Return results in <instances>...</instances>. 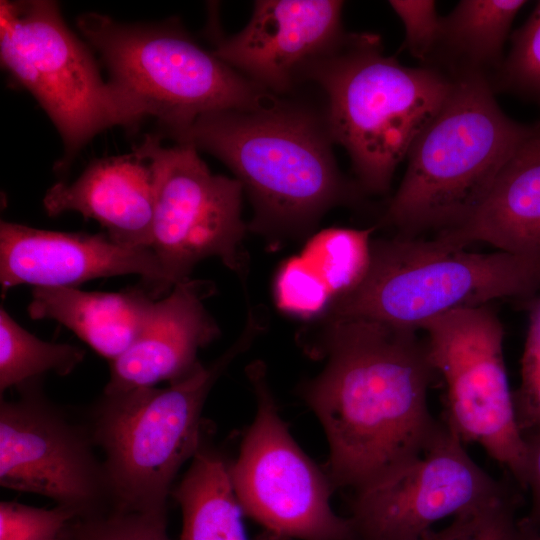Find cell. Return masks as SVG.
<instances>
[{"instance_id": "cell-1", "label": "cell", "mask_w": 540, "mask_h": 540, "mask_svg": "<svg viewBox=\"0 0 540 540\" xmlns=\"http://www.w3.org/2000/svg\"><path fill=\"white\" fill-rule=\"evenodd\" d=\"M417 331L356 318L299 332L302 350L327 361L302 396L325 432L333 488L357 489L421 453L443 427L428 407L436 372Z\"/></svg>"}, {"instance_id": "cell-2", "label": "cell", "mask_w": 540, "mask_h": 540, "mask_svg": "<svg viewBox=\"0 0 540 540\" xmlns=\"http://www.w3.org/2000/svg\"><path fill=\"white\" fill-rule=\"evenodd\" d=\"M174 140L234 172L254 209L248 230L272 250L308 239L325 213L359 197L337 167L326 117L274 96L253 109L202 115Z\"/></svg>"}, {"instance_id": "cell-3", "label": "cell", "mask_w": 540, "mask_h": 540, "mask_svg": "<svg viewBox=\"0 0 540 540\" xmlns=\"http://www.w3.org/2000/svg\"><path fill=\"white\" fill-rule=\"evenodd\" d=\"M534 130L501 110L481 72L465 70L410 147L406 173L381 224L406 237L460 226Z\"/></svg>"}, {"instance_id": "cell-4", "label": "cell", "mask_w": 540, "mask_h": 540, "mask_svg": "<svg viewBox=\"0 0 540 540\" xmlns=\"http://www.w3.org/2000/svg\"><path fill=\"white\" fill-rule=\"evenodd\" d=\"M268 327L261 305L249 307L236 341L208 365L165 387L105 393L88 428L104 454L113 508L167 513V499L183 465L203 444L201 415L216 381Z\"/></svg>"}, {"instance_id": "cell-5", "label": "cell", "mask_w": 540, "mask_h": 540, "mask_svg": "<svg viewBox=\"0 0 540 540\" xmlns=\"http://www.w3.org/2000/svg\"><path fill=\"white\" fill-rule=\"evenodd\" d=\"M302 79L327 95L333 142L349 153L359 188L388 191L397 165L448 97L452 79L430 68L401 65L374 34L345 35L308 65Z\"/></svg>"}, {"instance_id": "cell-6", "label": "cell", "mask_w": 540, "mask_h": 540, "mask_svg": "<svg viewBox=\"0 0 540 540\" xmlns=\"http://www.w3.org/2000/svg\"><path fill=\"white\" fill-rule=\"evenodd\" d=\"M540 293V256L475 253L435 237L395 235L371 242L361 281L335 297L313 320L370 319L420 330L448 312L502 298L526 301Z\"/></svg>"}, {"instance_id": "cell-7", "label": "cell", "mask_w": 540, "mask_h": 540, "mask_svg": "<svg viewBox=\"0 0 540 540\" xmlns=\"http://www.w3.org/2000/svg\"><path fill=\"white\" fill-rule=\"evenodd\" d=\"M77 26L110 81L170 138L202 115L253 109L273 96L172 23L126 24L89 12Z\"/></svg>"}, {"instance_id": "cell-8", "label": "cell", "mask_w": 540, "mask_h": 540, "mask_svg": "<svg viewBox=\"0 0 540 540\" xmlns=\"http://www.w3.org/2000/svg\"><path fill=\"white\" fill-rule=\"evenodd\" d=\"M0 61L49 116L64 143L67 167L96 134L133 128L145 117L110 80L53 1H1Z\"/></svg>"}, {"instance_id": "cell-9", "label": "cell", "mask_w": 540, "mask_h": 540, "mask_svg": "<svg viewBox=\"0 0 540 540\" xmlns=\"http://www.w3.org/2000/svg\"><path fill=\"white\" fill-rule=\"evenodd\" d=\"M147 134L133 151L151 167L154 211L151 250L165 275L166 287L190 279L194 267L215 257L235 273L243 286L249 273L241 216L242 183L213 174L191 143L161 145Z\"/></svg>"}, {"instance_id": "cell-10", "label": "cell", "mask_w": 540, "mask_h": 540, "mask_svg": "<svg viewBox=\"0 0 540 540\" xmlns=\"http://www.w3.org/2000/svg\"><path fill=\"white\" fill-rule=\"evenodd\" d=\"M256 413L229 464L243 512L265 530L293 540H357L350 518L331 507L327 474L300 448L283 421L265 364L246 368Z\"/></svg>"}, {"instance_id": "cell-11", "label": "cell", "mask_w": 540, "mask_h": 540, "mask_svg": "<svg viewBox=\"0 0 540 540\" xmlns=\"http://www.w3.org/2000/svg\"><path fill=\"white\" fill-rule=\"evenodd\" d=\"M432 366L446 386L445 425L479 444L524 489L525 442L504 359L503 326L488 306L462 308L426 321Z\"/></svg>"}, {"instance_id": "cell-12", "label": "cell", "mask_w": 540, "mask_h": 540, "mask_svg": "<svg viewBox=\"0 0 540 540\" xmlns=\"http://www.w3.org/2000/svg\"><path fill=\"white\" fill-rule=\"evenodd\" d=\"M463 444L443 422L421 453L355 489L349 518L357 540H416L507 494Z\"/></svg>"}, {"instance_id": "cell-13", "label": "cell", "mask_w": 540, "mask_h": 540, "mask_svg": "<svg viewBox=\"0 0 540 540\" xmlns=\"http://www.w3.org/2000/svg\"><path fill=\"white\" fill-rule=\"evenodd\" d=\"M39 380L0 402V485L53 500L85 517L113 508L90 431L48 400Z\"/></svg>"}, {"instance_id": "cell-14", "label": "cell", "mask_w": 540, "mask_h": 540, "mask_svg": "<svg viewBox=\"0 0 540 540\" xmlns=\"http://www.w3.org/2000/svg\"><path fill=\"white\" fill-rule=\"evenodd\" d=\"M342 1L259 0L248 24L213 53L274 95L301 81L308 65L344 39Z\"/></svg>"}, {"instance_id": "cell-15", "label": "cell", "mask_w": 540, "mask_h": 540, "mask_svg": "<svg viewBox=\"0 0 540 540\" xmlns=\"http://www.w3.org/2000/svg\"><path fill=\"white\" fill-rule=\"evenodd\" d=\"M127 274L166 293L165 275L149 248L117 243L106 233H67L18 223H0L2 293L20 285L33 288H77L83 282Z\"/></svg>"}, {"instance_id": "cell-16", "label": "cell", "mask_w": 540, "mask_h": 540, "mask_svg": "<svg viewBox=\"0 0 540 540\" xmlns=\"http://www.w3.org/2000/svg\"><path fill=\"white\" fill-rule=\"evenodd\" d=\"M214 288L211 282L187 279L156 300L136 340L110 362L103 392L171 383L191 373L200 363L199 351L221 333L204 305Z\"/></svg>"}, {"instance_id": "cell-17", "label": "cell", "mask_w": 540, "mask_h": 540, "mask_svg": "<svg viewBox=\"0 0 540 540\" xmlns=\"http://www.w3.org/2000/svg\"><path fill=\"white\" fill-rule=\"evenodd\" d=\"M43 206L50 216L78 212L97 221L117 243L151 249L153 174L135 151L92 161L75 181L49 188Z\"/></svg>"}, {"instance_id": "cell-18", "label": "cell", "mask_w": 540, "mask_h": 540, "mask_svg": "<svg viewBox=\"0 0 540 540\" xmlns=\"http://www.w3.org/2000/svg\"><path fill=\"white\" fill-rule=\"evenodd\" d=\"M435 238L454 248L483 242L498 251L540 256V126L506 163L475 212Z\"/></svg>"}, {"instance_id": "cell-19", "label": "cell", "mask_w": 540, "mask_h": 540, "mask_svg": "<svg viewBox=\"0 0 540 540\" xmlns=\"http://www.w3.org/2000/svg\"><path fill=\"white\" fill-rule=\"evenodd\" d=\"M142 289L91 292L78 288L32 289V319H52L70 329L109 362L123 354L147 323L155 301Z\"/></svg>"}, {"instance_id": "cell-20", "label": "cell", "mask_w": 540, "mask_h": 540, "mask_svg": "<svg viewBox=\"0 0 540 540\" xmlns=\"http://www.w3.org/2000/svg\"><path fill=\"white\" fill-rule=\"evenodd\" d=\"M171 496L182 513L179 540H248L229 463L204 443Z\"/></svg>"}, {"instance_id": "cell-21", "label": "cell", "mask_w": 540, "mask_h": 540, "mask_svg": "<svg viewBox=\"0 0 540 540\" xmlns=\"http://www.w3.org/2000/svg\"><path fill=\"white\" fill-rule=\"evenodd\" d=\"M523 0H463L443 18L444 44L480 71L500 62L504 43ZM439 44V45H440Z\"/></svg>"}, {"instance_id": "cell-22", "label": "cell", "mask_w": 540, "mask_h": 540, "mask_svg": "<svg viewBox=\"0 0 540 540\" xmlns=\"http://www.w3.org/2000/svg\"><path fill=\"white\" fill-rule=\"evenodd\" d=\"M75 345L43 341L0 309V393L37 381L49 372L70 374L84 359Z\"/></svg>"}, {"instance_id": "cell-23", "label": "cell", "mask_w": 540, "mask_h": 540, "mask_svg": "<svg viewBox=\"0 0 540 540\" xmlns=\"http://www.w3.org/2000/svg\"><path fill=\"white\" fill-rule=\"evenodd\" d=\"M373 230L332 227L307 239L300 255L314 268L333 299L352 289L365 275Z\"/></svg>"}, {"instance_id": "cell-24", "label": "cell", "mask_w": 540, "mask_h": 540, "mask_svg": "<svg viewBox=\"0 0 540 540\" xmlns=\"http://www.w3.org/2000/svg\"><path fill=\"white\" fill-rule=\"evenodd\" d=\"M67 540H170L167 513L111 508L77 518Z\"/></svg>"}, {"instance_id": "cell-25", "label": "cell", "mask_w": 540, "mask_h": 540, "mask_svg": "<svg viewBox=\"0 0 540 540\" xmlns=\"http://www.w3.org/2000/svg\"><path fill=\"white\" fill-rule=\"evenodd\" d=\"M273 290L281 311L305 319L317 318L333 299L314 268L301 255L283 262L276 273Z\"/></svg>"}, {"instance_id": "cell-26", "label": "cell", "mask_w": 540, "mask_h": 540, "mask_svg": "<svg viewBox=\"0 0 540 540\" xmlns=\"http://www.w3.org/2000/svg\"><path fill=\"white\" fill-rule=\"evenodd\" d=\"M79 514L56 505L39 508L16 501L0 502V540H67Z\"/></svg>"}, {"instance_id": "cell-27", "label": "cell", "mask_w": 540, "mask_h": 540, "mask_svg": "<svg viewBox=\"0 0 540 540\" xmlns=\"http://www.w3.org/2000/svg\"><path fill=\"white\" fill-rule=\"evenodd\" d=\"M527 301L529 323L521 358V381L513 391L523 438L540 430V294Z\"/></svg>"}, {"instance_id": "cell-28", "label": "cell", "mask_w": 540, "mask_h": 540, "mask_svg": "<svg viewBox=\"0 0 540 540\" xmlns=\"http://www.w3.org/2000/svg\"><path fill=\"white\" fill-rule=\"evenodd\" d=\"M519 497L508 492L499 499L454 518L442 540H515Z\"/></svg>"}, {"instance_id": "cell-29", "label": "cell", "mask_w": 540, "mask_h": 540, "mask_svg": "<svg viewBox=\"0 0 540 540\" xmlns=\"http://www.w3.org/2000/svg\"><path fill=\"white\" fill-rule=\"evenodd\" d=\"M503 80L510 88L540 100V2L513 35Z\"/></svg>"}, {"instance_id": "cell-30", "label": "cell", "mask_w": 540, "mask_h": 540, "mask_svg": "<svg viewBox=\"0 0 540 540\" xmlns=\"http://www.w3.org/2000/svg\"><path fill=\"white\" fill-rule=\"evenodd\" d=\"M405 28L406 46L413 56L428 59L439 47L443 33V19L434 1L393 0L389 2Z\"/></svg>"}, {"instance_id": "cell-31", "label": "cell", "mask_w": 540, "mask_h": 540, "mask_svg": "<svg viewBox=\"0 0 540 540\" xmlns=\"http://www.w3.org/2000/svg\"><path fill=\"white\" fill-rule=\"evenodd\" d=\"M524 442V490L530 491L531 507L523 518L533 525L540 526V430L525 436Z\"/></svg>"}, {"instance_id": "cell-32", "label": "cell", "mask_w": 540, "mask_h": 540, "mask_svg": "<svg viewBox=\"0 0 540 540\" xmlns=\"http://www.w3.org/2000/svg\"><path fill=\"white\" fill-rule=\"evenodd\" d=\"M515 540H540V526L533 525L524 518L518 519Z\"/></svg>"}, {"instance_id": "cell-33", "label": "cell", "mask_w": 540, "mask_h": 540, "mask_svg": "<svg viewBox=\"0 0 540 540\" xmlns=\"http://www.w3.org/2000/svg\"><path fill=\"white\" fill-rule=\"evenodd\" d=\"M255 540H293V539L264 530L261 534H259L255 538Z\"/></svg>"}, {"instance_id": "cell-34", "label": "cell", "mask_w": 540, "mask_h": 540, "mask_svg": "<svg viewBox=\"0 0 540 540\" xmlns=\"http://www.w3.org/2000/svg\"><path fill=\"white\" fill-rule=\"evenodd\" d=\"M443 535H444V530H440V531H431L430 533H428L427 535L421 537V538H418L416 540H442L443 539Z\"/></svg>"}]
</instances>
